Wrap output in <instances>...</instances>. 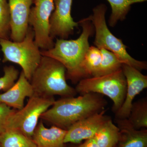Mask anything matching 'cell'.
<instances>
[{
	"mask_svg": "<svg viewBox=\"0 0 147 147\" xmlns=\"http://www.w3.org/2000/svg\"><path fill=\"white\" fill-rule=\"evenodd\" d=\"M79 22L82 32L78 38H57L53 48L40 51L42 56L53 58L62 64L65 68L66 79L74 84L88 78L84 69V61L90 47L89 38L94 32V27L88 17Z\"/></svg>",
	"mask_w": 147,
	"mask_h": 147,
	"instance_id": "obj_1",
	"label": "cell"
},
{
	"mask_svg": "<svg viewBox=\"0 0 147 147\" xmlns=\"http://www.w3.org/2000/svg\"><path fill=\"white\" fill-rule=\"evenodd\" d=\"M55 101L54 97H43L34 94L23 108L16 110L11 114L6 129H16L32 138L40 117Z\"/></svg>",
	"mask_w": 147,
	"mask_h": 147,
	"instance_id": "obj_7",
	"label": "cell"
},
{
	"mask_svg": "<svg viewBox=\"0 0 147 147\" xmlns=\"http://www.w3.org/2000/svg\"><path fill=\"white\" fill-rule=\"evenodd\" d=\"M133 128L136 129L147 127V100L142 98L132 103L129 115L127 119Z\"/></svg>",
	"mask_w": 147,
	"mask_h": 147,
	"instance_id": "obj_18",
	"label": "cell"
},
{
	"mask_svg": "<svg viewBox=\"0 0 147 147\" xmlns=\"http://www.w3.org/2000/svg\"></svg>",
	"mask_w": 147,
	"mask_h": 147,
	"instance_id": "obj_26",
	"label": "cell"
},
{
	"mask_svg": "<svg viewBox=\"0 0 147 147\" xmlns=\"http://www.w3.org/2000/svg\"><path fill=\"white\" fill-rule=\"evenodd\" d=\"M0 46L3 53V62L17 64L28 81L39 64L42 55L34 41V32L29 26L24 39L20 42L0 39Z\"/></svg>",
	"mask_w": 147,
	"mask_h": 147,
	"instance_id": "obj_5",
	"label": "cell"
},
{
	"mask_svg": "<svg viewBox=\"0 0 147 147\" xmlns=\"http://www.w3.org/2000/svg\"><path fill=\"white\" fill-rule=\"evenodd\" d=\"M16 110L4 103H0V134L5 131L9 118Z\"/></svg>",
	"mask_w": 147,
	"mask_h": 147,
	"instance_id": "obj_24",
	"label": "cell"
},
{
	"mask_svg": "<svg viewBox=\"0 0 147 147\" xmlns=\"http://www.w3.org/2000/svg\"><path fill=\"white\" fill-rule=\"evenodd\" d=\"M66 132L67 130L55 125L47 128L41 121L32 138L37 147H65L64 141Z\"/></svg>",
	"mask_w": 147,
	"mask_h": 147,
	"instance_id": "obj_14",
	"label": "cell"
},
{
	"mask_svg": "<svg viewBox=\"0 0 147 147\" xmlns=\"http://www.w3.org/2000/svg\"><path fill=\"white\" fill-rule=\"evenodd\" d=\"M10 14L7 0H0V39H10Z\"/></svg>",
	"mask_w": 147,
	"mask_h": 147,
	"instance_id": "obj_22",
	"label": "cell"
},
{
	"mask_svg": "<svg viewBox=\"0 0 147 147\" xmlns=\"http://www.w3.org/2000/svg\"><path fill=\"white\" fill-rule=\"evenodd\" d=\"M34 94V91L30 82L22 71L13 86L0 94V103H4L15 110H20L25 105L26 98L31 97Z\"/></svg>",
	"mask_w": 147,
	"mask_h": 147,
	"instance_id": "obj_13",
	"label": "cell"
},
{
	"mask_svg": "<svg viewBox=\"0 0 147 147\" xmlns=\"http://www.w3.org/2000/svg\"><path fill=\"white\" fill-rule=\"evenodd\" d=\"M77 147H99L97 143L96 142L94 138H91V139L86 140V142L83 143L82 144L80 145L79 146Z\"/></svg>",
	"mask_w": 147,
	"mask_h": 147,
	"instance_id": "obj_25",
	"label": "cell"
},
{
	"mask_svg": "<svg viewBox=\"0 0 147 147\" xmlns=\"http://www.w3.org/2000/svg\"><path fill=\"white\" fill-rule=\"evenodd\" d=\"M122 69L125 79L126 95L123 103L115 114V119H126L136 96L147 88V76L133 67L123 64Z\"/></svg>",
	"mask_w": 147,
	"mask_h": 147,
	"instance_id": "obj_10",
	"label": "cell"
},
{
	"mask_svg": "<svg viewBox=\"0 0 147 147\" xmlns=\"http://www.w3.org/2000/svg\"><path fill=\"white\" fill-rule=\"evenodd\" d=\"M104 110L75 123L67 130L65 144H78L84 140L93 138L98 129L110 118Z\"/></svg>",
	"mask_w": 147,
	"mask_h": 147,
	"instance_id": "obj_12",
	"label": "cell"
},
{
	"mask_svg": "<svg viewBox=\"0 0 147 147\" xmlns=\"http://www.w3.org/2000/svg\"><path fill=\"white\" fill-rule=\"evenodd\" d=\"M4 74L0 77V91L5 92L14 84L19 76V72L14 66H6L3 69Z\"/></svg>",
	"mask_w": 147,
	"mask_h": 147,
	"instance_id": "obj_23",
	"label": "cell"
},
{
	"mask_svg": "<svg viewBox=\"0 0 147 147\" xmlns=\"http://www.w3.org/2000/svg\"><path fill=\"white\" fill-rule=\"evenodd\" d=\"M120 136L116 147H147V129L133 128L126 119H115Z\"/></svg>",
	"mask_w": 147,
	"mask_h": 147,
	"instance_id": "obj_15",
	"label": "cell"
},
{
	"mask_svg": "<svg viewBox=\"0 0 147 147\" xmlns=\"http://www.w3.org/2000/svg\"><path fill=\"white\" fill-rule=\"evenodd\" d=\"M107 7L104 4L96 6L93 9V14L89 16L95 30L94 45L114 53L123 64L133 67L139 71L146 69L147 63L135 59L127 53V47L121 40L114 35L108 29L105 21Z\"/></svg>",
	"mask_w": 147,
	"mask_h": 147,
	"instance_id": "obj_4",
	"label": "cell"
},
{
	"mask_svg": "<svg viewBox=\"0 0 147 147\" xmlns=\"http://www.w3.org/2000/svg\"><path fill=\"white\" fill-rule=\"evenodd\" d=\"M102 60L96 76L106 75L122 68L123 63L115 55L110 51L100 48Z\"/></svg>",
	"mask_w": 147,
	"mask_h": 147,
	"instance_id": "obj_21",
	"label": "cell"
},
{
	"mask_svg": "<svg viewBox=\"0 0 147 147\" xmlns=\"http://www.w3.org/2000/svg\"><path fill=\"white\" fill-rule=\"evenodd\" d=\"M29 15V26L32 28L36 44L41 50H50L55 42L50 36V16L55 9L54 0H34Z\"/></svg>",
	"mask_w": 147,
	"mask_h": 147,
	"instance_id": "obj_8",
	"label": "cell"
},
{
	"mask_svg": "<svg viewBox=\"0 0 147 147\" xmlns=\"http://www.w3.org/2000/svg\"><path fill=\"white\" fill-rule=\"evenodd\" d=\"M0 147H37L32 138L13 129H7L0 134Z\"/></svg>",
	"mask_w": 147,
	"mask_h": 147,
	"instance_id": "obj_17",
	"label": "cell"
},
{
	"mask_svg": "<svg viewBox=\"0 0 147 147\" xmlns=\"http://www.w3.org/2000/svg\"><path fill=\"white\" fill-rule=\"evenodd\" d=\"M73 0H54L55 9L50 16V36L54 39L59 37L67 39L73 34L79 22H75L71 17Z\"/></svg>",
	"mask_w": 147,
	"mask_h": 147,
	"instance_id": "obj_9",
	"label": "cell"
},
{
	"mask_svg": "<svg viewBox=\"0 0 147 147\" xmlns=\"http://www.w3.org/2000/svg\"><path fill=\"white\" fill-rule=\"evenodd\" d=\"M66 79L65 68L62 64L53 58L42 56L30 82L34 94L40 96H75L76 90L67 84Z\"/></svg>",
	"mask_w": 147,
	"mask_h": 147,
	"instance_id": "obj_3",
	"label": "cell"
},
{
	"mask_svg": "<svg viewBox=\"0 0 147 147\" xmlns=\"http://www.w3.org/2000/svg\"><path fill=\"white\" fill-rule=\"evenodd\" d=\"M126 88V79L121 68L106 75L82 79L75 89L81 94L93 93L108 96L113 101V110L115 113L123 103Z\"/></svg>",
	"mask_w": 147,
	"mask_h": 147,
	"instance_id": "obj_6",
	"label": "cell"
},
{
	"mask_svg": "<svg viewBox=\"0 0 147 147\" xmlns=\"http://www.w3.org/2000/svg\"><path fill=\"white\" fill-rule=\"evenodd\" d=\"M107 101L100 94L88 93L77 97L62 98L42 114V120L67 130L71 125L102 110Z\"/></svg>",
	"mask_w": 147,
	"mask_h": 147,
	"instance_id": "obj_2",
	"label": "cell"
},
{
	"mask_svg": "<svg viewBox=\"0 0 147 147\" xmlns=\"http://www.w3.org/2000/svg\"><path fill=\"white\" fill-rule=\"evenodd\" d=\"M101 60L100 49L94 46H90L84 61V69L88 77L97 76Z\"/></svg>",
	"mask_w": 147,
	"mask_h": 147,
	"instance_id": "obj_20",
	"label": "cell"
},
{
	"mask_svg": "<svg viewBox=\"0 0 147 147\" xmlns=\"http://www.w3.org/2000/svg\"><path fill=\"white\" fill-rule=\"evenodd\" d=\"M111 5L112 13L108 23L110 27H114L119 21H122L131 9V5L143 3L147 0H107Z\"/></svg>",
	"mask_w": 147,
	"mask_h": 147,
	"instance_id": "obj_19",
	"label": "cell"
},
{
	"mask_svg": "<svg viewBox=\"0 0 147 147\" xmlns=\"http://www.w3.org/2000/svg\"><path fill=\"white\" fill-rule=\"evenodd\" d=\"M7 1L10 14V38L14 42H20L28 31L29 15L34 0Z\"/></svg>",
	"mask_w": 147,
	"mask_h": 147,
	"instance_id": "obj_11",
	"label": "cell"
},
{
	"mask_svg": "<svg viewBox=\"0 0 147 147\" xmlns=\"http://www.w3.org/2000/svg\"><path fill=\"white\" fill-rule=\"evenodd\" d=\"M119 136V129L110 118L98 128L93 138L99 147H116Z\"/></svg>",
	"mask_w": 147,
	"mask_h": 147,
	"instance_id": "obj_16",
	"label": "cell"
}]
</instances>
